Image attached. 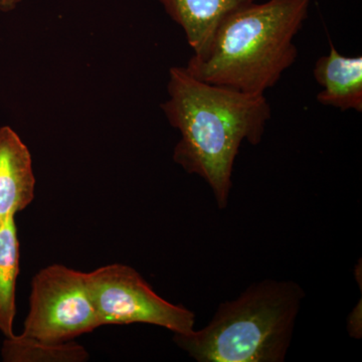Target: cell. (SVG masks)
I'll return each mask as SVG.
<instances>
[{
	"label": "cell",
	"mask_w": 362,
	"mask_h": 362,
	"mask_svg": "<svg viewBox=\"0 0 362 362\" xmlns=\"http://www.w3.org/2000/svg\"><path fill=\"white\" fill-rule=\"evenodd\" d=\"M327 56L317 59L313 76L322 90L316 100L340 111L362 112V57H346L330 42Z\"/></svg>",
	"instance_id": "cell-7"
},
{
	"label": "cell",
	"mask_w": 362,
	"mask_h": 362,
	"mask_svg": "<svg viewBox=\"0 0 362 362\" xmlns=\"http://www.w3.org/2000/svg\"><path fill=\"white\" fill-rule=\"evenodd\" d=\"M305 296L294 281L266 279L221 303L201 330L173 341L199 362H283Z\"/></svg>",
	"instance_id": "cell-3"
},
{
	"label": "cell",
	"mask_w": 362,
	"mask_h": 362,
	"mask_svg": "<svg viewBox=\"0 0 362 362\" xmlns=\"http://www.w3.org/2000/svg\"><path fill=\"white\" fill-rule=\"evenodd\" d=\"M20 275V240L14 218L0 223V332L13 337L16 288Z\"/></svg>",
	"instance_id": "cell-9"
},
{
	"label": "cell",
	"mask_w": 362,
	"mask_h": 362,
	"mask_svg": "<svg viewBox=\"0 0 362 362\" xmlns=\"http://www.w3.org/2000/svg\"><path fill=\"white\" fill-rule=\"evenodd\" d=\"M23 0H0V11L9 13L16 8Z\"/></svg>",
	"instance_id": "cell-11"
},
{
	"label": "cell",
	"mask_w": 362,
	"mask_h": 362,
	"mask_svg": "<svg viewBox=\"0 0 362 362\" xmlns=\"http://www.w3.org/2000/svg\"><path fill=\"white\" fill-rule=\"evenodd\" d=\"M164 11L182 28L188 45L197 54L206 47L221 21L257 0H158Z\"/></svg>",
	"instance_id": "cell-8"
},
{
	"label": "cell",
	"mask_w": 362,
	"mask_h": 362,
	"mask_svg": "<svg viewBox=\"0 0 362 362\" xmlns=\"http://www.w3.org/2000/svg\"><path fill=\"white\" fill-rule=\"evenodd\" d=\"M311 0L252 2L226 16L206 47L185 66L202 82L265 95L298 58L294 40Z\"/></svg>",
	"instance_id": "cell-2"
},
{
	"label": "cell",
	"mask_w": 362,
	"mask_h": 362,
	"mask_svg": "<svg viewBox=\"0 0 362 362\" xmlns=\"http://www.w3.org/2000/svg\"><path fill=\"white\" fill-rule=\"evenodd\" d=\"M99 327L87 273L59 264L37 272L32 281L30 311L21 335L62 343Z\"/></svg>",
	"instance_id": "cell-4"
},
{
	"label": "cell",
	"mask_w": 362,
	"mask_h": 362,
	"mask_svg": "<svg viewBox=\"0 0 362 362\" xmlns=\"http://www.w3.org/2000/svg\"><path fill=\"white\" fill-rule=\"evenodd\" d=\"M88 287L100 325L146 323L187 334L195 315L182 305L162 299L135 269L111 264L87 273Z\"/></svg>",
	"instance_id": "cell-5"
},
{
	"label": "cell",
	"mask_w": 362,
	"mask_h": 362,
	"mask_svg": "<svg viewBox=\"0 0 362 362\" xmlns=\"http://www.w3.org/2000/svg\"><path fill=\"white\" fill-rule=\"evenodd\" d=\"M168 99L161 110L180 133L173 160L201 176L221 209L228 206L240 145H258L272 117L265 95H250L202 82L185 66L169 70Z\"/></svg>",
	"instance_id": "cell-1"
},
{
	"label": "cell",
	"mask_w": 362,
	"mask_h": 362,
	"mask_svg": "<svg viewBox=\"0 0 362 362\" xmlns=\"http://www.w3.org/2000/svg\"><path fill=\"white\" fill-rule=\"evenodd\" d=\"M35 183L30 149L13 128L4 126L0 128V223L32 204Z\"/></svg>",
	"instance_id": "cell-6"
},
{
	"label": "cell",
	"mask_w": 362,
	"mask_h": 362,
	"mask_svg": "<svg viewBox=\"0 0 362 362\" xmlns=\"http://www.w3.org/2000/svg\"><path fill=\"white\" fill-rule=\"evenodd\" d=\"M1 356L6 362H83L90 357L85 347L73 340L45 342L21 334L6 338Z\"/></svg>",
	"instance_id": "cell-10"
}]
</instances>
